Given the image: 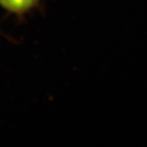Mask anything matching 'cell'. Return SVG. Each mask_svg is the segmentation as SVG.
Returning a JSON list of instances; mask_svg holds the SVG:
<instances>
[{"mask_svg":"<svg viewBox=\"0 0 147 147\" xmlns=\"http://www.w3.org/2000/svg\"><path fill=\"white\" fill-rule=\"evenodd\" d=\"M42 0H0V7L11 15L21 17L38 7Z\"/></svg>","mask_w":147,"mask_h":147,"instance_id":"obj_1","label":"cell"}]
</instances>
